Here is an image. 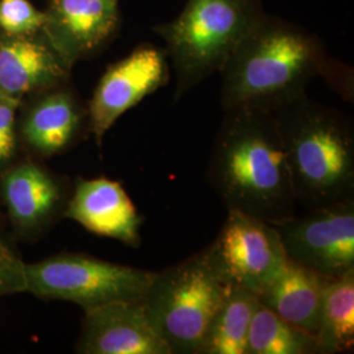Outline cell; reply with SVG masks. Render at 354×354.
<instances>
[{
  "instance_id": "cell-18",
  "label": "cell",
  "mask_w": 354,
  "mask_h": 354,
  "mask_svg": "<svg viewBox=\"0 0 354 354\" xmlns=\"http://www.w3.org/2000/svg\"><path fill=\"white\" fill-rule=\"evenodd\" d=\"M315 336L322 354L353 351L354 270L326 281Z\"/></svg>"
},
{
  "instance_id": "cell-5",
  "label": "cell",
  "mask_w": 354,
  "mask_h": 354,
  "mask_svg": "<svg viewBox=\"0 0 354 354\" xmlns=\"http://www.w3.org/2000/svg\"><path fill=\"white\" fill-rule=\"evenodd\" d=\"M227 290L201 251L155 273L142 304L172 354H197Z\"/></svg>"
},
{
  "instance_id": "cell-10",
  "label": "cell",
  "mask_w": 354,
  "mask_h": 354,
  "mask_svg": "<svg viewBox=\"0 0 354 354\" xmlns=\"http://www.w3.org/2000/svg\"><path fill=\"white\" fill-rule=\"evenodd\" d=\"M76 352L172 354L152 327L142 301H117L86 310Z\"/></svg>"
},
{
  "instance_id": "cell-19",
  "label": "cell",
  "mask_w": 354,
  "mask_h": 354,
  "mask_svg": "<svg viewBox=\"0 0 354 354\" xmlns=\"http://www.w3.org/2000/svg\"><path fill=\"white\" fill-rule=\"evenodd\" d=\"M247 354H322L317 336L291 326L264 304L253 314Z\"/></svg>"
},
{
  "instance_id": "cell-13",
  "label": "cell",
  "mask_w": 354,
  "mask_h": 354,
  "mask_svg": "<svg viewBox=\"0 0 354 354\" xmlns=\"http://www.w3.org/2000/svg\"><path fill=\"white\" fill-rule=\"evenodd\" d=\"M70 67L50 42L24 36L0 41V93L11 99L62 84Z\"/></svg>"
},
{
  "instance_id": "cell-21",
  "label": "cell",
  "mask_w": 354,
  "mask_h": 354,
  "mask_svg": "<svg viewBox=\"0 0 354 354\" xmlns=\"http://www.w3.org/2000/svg\"><path fill=\"white\" fill-rule=\"evenodd\" d=\"M26 292V264L0 241V298Z\"/></svg>"
},
{
  "instance_id": "cell-2",
  "label": "cell",
  "mask_w": 354,
  "mask_h": 354,
  "mask_svg": "<svg viewBox=\"0 0 354 354\" xmlns=\"http://www.w3.org/2000/svg\"><path fill=\"white\" fill-rule=\"evenodd\" d=\"M209 181L227 210L273 226L297 214L298 203L274 114L226 112L213 146Z\"/></svg>"
},
{
  "instance_id": "cell-22",
  "label": "cell",
  "mask_w": 354,
  "mask_h": 354,
  "mask_svg": "<svg viewBox=\"0 0 354 354\" xmlns=\"http://www.w3.org/2000/svg\"><path fill=\"white\" fill-rule=\"evenodd\" d=\"M20 100L0 93V168L8 165L16 152V111Z\"/></svg>"
},
{
  "instance_id": "cell-9",
  "label": "cell",
  "mask_w": 354,
  "mask_h": 354,
  "mask_svg": "<svg viewBox=\"0 0 354 354\" xmlns=\"http://www.w3.org/2000/svg\"><path fill=\"white\" fill-rule=\"evenodd\" d=\"M169 80V59L165 49L140 45L112 64L99 80L89 102L91 133L97 145L115 121L143 99L163 88Z\"/></svg>"
},
{
  "instance_id": "cell-14",
  "label": "cell",
  "mask_w": 354,
  "mask_h": 354,
  "mask_svg": "<svg viewBox=\"0 0 354 354\" xmlns=\"http://www.w3.org/2000/svg\"><path fill=\"white\" fill-rule=\"evenodd\" d=\"M328 279L288 259L286 266L257 298L297 328L317 335L324 283Z\"/></svg>"
},
{
  "instance_id": "cell-7",
  "label": "cell",
  "mask_w": 354,
  "mask_h": 354,
  "mask_svg": "<svg viewBox=\"0 0 354 354\" xmlns=\"http://www.w3.org/2000/svg\"><path fill=\"white\" fill-rule=\"evenodd\" d=\"M203 253L226 286L247 289L256 295L288 263L277 228L236 210H227L215 241Z\"/></svg>"
},
{
  "instance_id": "cell-20",
  "label": "cell",
  "mask_w": 354,
  "mask_h": 354,
  "mask_svg": "<svg viewBox=\"0 0 354 354\" xmlns=\"http://www.w3.org/2000/svg\"><path fill=\"white\" fill-rule=\"evenodd\" d=\"M46 13L28 0H0V28L11 36H26L45 26Z\"/></svg>"
},
{
  "instance_id": "cell-17",
  "label": "cell",
  "mask_w": 354,
  "mask_h": 354,
  "mask_svg": "<svg viewBox=\"0 0 354 354\" xmlns=\"http://www.w3.org/2000/svg\"><path fill=\"white\" fill-rule=\"evenodd\" d=\"M259 298L252 291L228 288L197 354H247L248 332Z\"/></svg>"
},
{
  "instance_id": "cell-1",
  "label": "cell",
  "mask_w": 354,
  "mask_h": 354,
  "mask_svg": "<svg viewBox=\"0 0 354 354\" xmlns=\"http://www.w3.org/2000/svg\"><path fill=\"white\" fill-rule=\"evenodd\" d=\"M225 112H274L307 95L317 76L345 97L353 96L352 70L328 55L317 35L264 13L221 68Z\"/></svg>"
},
{
  "instance_id": "cell-16",
  "label": "cell",
  "mask_w": 354,
  "mask_h": 354,
  "mask_svg": "<svg viewBox=\"0 0 354 354\" xmlns=\"http://www.w3.org/2000/svg\"><path fill=\"white\" fill-rule=\"evenodd\" d=\"M82 121L83 112L74 95L67 91H54L28 113L23 134L35 151L51 156L71 146Z\"/></svg>"
},
{
  "instance_id": "cell-4",
  "label": "cell",
  "mask_w": 354,
  "mask_h": 354,
  "mask_svg": "<svg viewBox=\"0 0 354 354\" xmlns=\"http://www.w3.org/2000/svg\"><path fill=\"white\" fill-rule=\"evenodd\" d=\"M264 13L261 0H187L174 20L153 26L176 74L175 100L219 73Z\"/></svg>"
},
{
  "instance_id": "cell-8",
  "label": "cell",
  "mask_w": 354,
  "mask_h": 354,
  "mask_svg": "<svg viewBox=\"0 0 354 354\" xmlns=\"http://www.w3.org/2000/svg\"><path fill=\"white\" fill-rule=\"evenodd\" d=\"M274 227L292 263L328 279L354 270V198L308 209Z\"/></svg>"
},
{
  "instance_id": "cell-6",
  "label": "cell",
  "mask_w": 354,
  "mask_h": 354,
  "mask_svg": "<svg viewBox=\"0 0 354 354\" xmlns=\"http://www.w3.org/2000/svg\"><path fill=\"white\" fill-rule=\"evenodd\" d=\"M153 274L86 254L62 253L26 264V292L73 302L86 311L117 301H142Z\"/></svg>"
},
{
  "instance_id": "cell-12",
  "label": "cell",
  "mask_w": 354,
  "mask_h": 354,
  "mask_svg": "<svg viewBox=\"0 0 354 354\" xmlns=\"http://www.w3.org/2000/svg\"><path fill=\"white\" fill-rule=\"evenodd\" d=\"M120 26L118 0H53L45 28L70 66L108 42Z\"/></svg>"
},
{
  "instance_id": "cell-11",
  "label": "cell",
  "mask_w": 354,
  "mask_h": 354,
  "mask_svg": "<svg viewBox=\"0 0 354 354\" xmlns=\"http://www.w3.org/2000/svg\"><path fill=\"white\" fill-rule=\"evenodd\" d=\"M64 213L95 235L134 248L140 245L143 218L118 181L106 177L79 178Z\"/></svg>"
},
{
  "instance_id": "cell-15",
  "label": "cell",
  "mask_w": 354,
  "mask_h": 354,
  "mask_svg": "<svg viewBox=\"0 0 354 354\" xmlns=\"http://www.w3.org/2000/svg\"><path fill=\"white\" fill-rule=\"evenodd\" d=\"M1 192L8 214L21 228L44 225L64 203V190L58 180L33 163L10 169L1 180Z\"/></svg>"
},
{
  "instance_id": "cell-3",
  "label": "cell",
  "mask_w": 354,
  "mask_h": 354,
  "mask_svg": "<svg viewBox=\"0 0 354 354\" xmlns=\"http://www.w3.org/2000/svg\"><path fill=\"white\" fill-rule=\"evenodd\" d=\"M298 205L314 209L354 198V130L340 111L307 95L272 112Z\"/></svg>"
}]
</instances>
